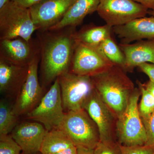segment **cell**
I'll use <instances>...</instances> for the list:
<instances>
[{
	"instance_id": "cell-12",
	"label": "cell",
	"mask_w": 154,
	"mask_h": 154,
	"mask_svg": "<svg viewBox=\"0 0 154 154\" xmlns=\"http://www.w3.org/2000/svg\"><path fill=\"white\" fill-rule=\"evenodd\" d=\"M39 61L40 56L29 65L27 79L13 105L14 112L18 116L27 115L38 105L43 97V88L39 84L38 78Z\"/></svg>"
},
{
	"instance_id": "cell-22",
	"label": "cell",
	"mask_w": 154,
	"mask_h": 154,
	"mask_svg": "<svg viewBox=\"0 0 154 154\" xmlns=\"http://www.w3.org/2000/svg\"><path fill=\"white\" fill-rule=\"evenodd\" d=\"M98 48L103 53L106 57L114 64L123 68L125 62L124 54L116 43L111 35L105 38Z\"/></svg>"
},
{
	"instance_id": "cell-6",
	"label": "cell",
	"mask_w": 154,
	"mask_h": 154,
	"mask_svg": "<svg viewBox=\"0 0 154 154\" xmlns=\"http://www.w3.org/2000/svg\"><path fill=\"white\" fill-rule=\"evenodd\" d=\"M65 113L57 78L38 105L26 116L43 125L50 131L59 128Z\"/></svg>"
},
{
	"instance_id": "cell-32",
	"label": "cell",
	"mask_w": 154,
	"mask_h": 154,
	"mask_svg": "<svg viewBox=\"0 0 154 154\" xmlns=\"http://www.w3.org/2000/svg\"><path fill=\"white\" fill-rule=\"evenodd\" d=\"M145 88L147 89L152 94L154 97V82L149 80L143 84Z\"/></svg>"
},
{
	"instance_id": "cell-23",
	"label": "cell",
	"mask_w": 154,
	"mask_h": 154,
	"mask_svg": "<svg viewBox=\"0 0 154 154\" xmlns=\"http://www.w3.org/2000/svg\"><path fill=\"white\" fill-rule=\"evenodd\" d=\"M141 92V99L138 105L139 111L141 119L148 117L154 110V97L140 81L137 82Z\"/></svg>"
},
{
	"instance_id": "cell-17",
	"label": "cell",
	"mask_w": 154,
	"mask_h": 154,
	"mask_svg": "<svg viewBox=\"0 0 154 154\" xmlns=\"http://www.w3.org/2000/svg\"><path fill=\"white\" fill-rule=\"evenodd\" d=\"M125 57L122 69L125 72H132L141 64H154V39H145L134 44H120Z\"/></svg>"
},
{
	"instance_id": "cell-28",
	"label": "cell",
	"mask_w": 154,
	"mask_h": 154,
	"mask_svg": "<svg viewBox=\"0 0 154 154\" xmlns=\"http://www.w3.org/2000/svg\"><path fill=\"white\" fill-rule=\"evenodd\" d=\"M138 67L148 76L149 80L154 82V64L144 63L139 66Z\"/></svg>"
},
{
	"instance_id": "cell-30",
	"label": "cell",
	"mask_w": 154,
	"mask_h": 154,
	"mask_svg": "<svg viewBox=\"0 0 154 154\" xmlns=\"http://www.w3.org/2000/svg\"><path fill=\"white\" fill-rule=\"evenodd\" d=\"M141 4L148 10H154V0H133Z\"/></svg>"
},
{
	"instance_id": "cell-14",
	"label": "cell",
	"mask_w": 154,
	"mask_h": 154,
	"mask_svg": "<svg viewBox=\"0 0 154 154\" xmlns=\"http://www.w3.org/2000/svg\"><path fill=\"white\" fill-rule=\"evenodd\" d=\"M47 130L38 122H25L13 130L11 135L25 154H35L40 152Z\"/></svg>"
},
{
	"instance_id": "cell-8",
	"label": "cell",
	"mask_w": 154,
	"mask_h": 154,
	"mask_svg": "<svg viewBox=\"0 0 154 154\" xmlns=\"http://www.w3.org/2000/svg\"><path fill=\"white\" fill-rule=\"evenodd\" d=\"M114 65L98 47L75 42L69 72L79 75L92 77Z\"/></svg>"
},
{
	"instance_id": "cell-16",
	"label": "cell",
	"mask_w": 154,
	"mask_h": 154,
	"mask_svg": "<svg viewBox=\"0 0 154 154\" xmlns=\"http://www.w3.org/2000/svg\"><path fill=\"white\" fill-rule=\"evenodd\" d=\"M112 31L121 39L122 44L154 39V17L135 19L124 25L112 27Z\"/></svg>"
},
{
	"instance_id": "cell-19",
	"label": "cell",
	"mask_w": 154,
	"mask_h": 154,
	"mask_svg": "<svg viewBox=\"0 0 154 154\" xmlns=\"http://www.w3.org/2000/svg\"><path fill=\"white\" fill-rule=\"evenodd\" d=\"M112 27L106 24L102 26L90 25L76 30L75 41L91 47H98L105 38L111 35Z\"/></svg>"
},
{
	"instance_id": "cell-35",
	"label": "cell",
	"mask_w": 154,
	"mask_h": 154,
	"mask_svg": "<svg viewBox=\"0 0 154 154\" xmlns=\"http://www.w3.org/2000/svg\"><path fill=\"white\" fill-rule=\"evenodd\" d=\"M21 154H24V153L22 152Z\"/></svg>"
},
{
	"instance_id": "cell-27",
	"label": "cell",
	"mask_w": 154,
	"mask_h": 154,
	"mask_svg": "<svg viewBox=\"0 0 154 154\" xmlns=\"http://www.w3.org/2000/svg\"><path fill=\"white\" fill-rule=\"evenodd\" d=\"M120 147L122 154H154V148L150 146H125L120 145Z\"/></svg>"
},
{
	"instance_id": "cell-21",
	"label": "cell",
	"mask_w": 154,
	"mask_h": 154,
	"mask_svg": "<svg viewBox=\"0 0 154 154\" xmlns=\"http://www.w3.org/2000/svg\"><path fill=\"white\" fill-rule=\"evenodd\" d=\"M19 116L5 99L0 101V134H8L17 126Z\"/></svg>"
},
{
	"instance_id": "cell-25",
	"label": "cell",
	"mask_w": 154,
	"mask_h": 154,
	"mask_svg": "<svg viewBox=\"0 0 154 154\" xmlns=\"http://www.w3.org/2000/svg\"><path fill=\"white\" fill-rule=\"evenodd\" d=\"M94 154H122L121 147L117 142L104 143L100 141L94 149Z\"/></svg>"
},
{
	"instance_id": "cell-5",
	"label": "cell",
	"mask_w": 154,
	"mask_h": 154,
	"mask_svg": "<svg viewBox=\"0 0 154 154\" xmlns=\"http://www.w3.org/2000/svg\"><path fill=\"white\" fill-rule=\"evenodd\" d=\"M36 30L29 9L12 1L0 9V40L21 37L29 40Z\"/></svg>"
},
{
	"instance_id": "cell-15",
	"label": "cell",
	"mask_w": 154,
	"mask_h": 154,
	"mask_svg": "<svg viewBox=\"0 0 154 154\" xmlns=\"http://www.w3.org/2000/svg\"><path fill=\"white\" fill-rule=\"evenodd\" d=\"M29 66L14 64L0 58L1 94L17 98L27 79Z\"/></svg>"
},
{
	"instance_id": "cell-31",
	"label": "cell",
	"mask_w": 154,
	"mask_h": 154,
	"mask_svg": "<svg viewBox=\"0 0 154 154\" xmlns=\"http://www.w3.org/2000/svg\"><path fill=\"white\" fill-rule=\"evenodd\" d=\"M54 154H77V147L75 145Z\"/></svg>"
},
{
	"instance_id": "cell-3",
	"label": "cell",
	"mask_w": 154,
	"mask_h": 154,
	"mask_svg": "<svg viewBox=\"0 0 154 154\" xmlns=\"http://www.w3.org/2000/svg\"><path fill=\"white\" fill-rule=\"evenodd\" d=\"M77 147L94 149L100 142L99 128L84 109L66 112L60 126Z\"/></svg>"
},
{
	"instance_id": "cell-24",
	"label": "cell",
	"mask_w": 154,
	"mask_h": 154,
	"mask_svg": "<svg viewBox=\"0 0 154 154\" xmlns=\"http://www.w3.org/2000/svg\"><path fill=\"white\" fill-rule=\"evenodd\" d=\"M22 151L11 134H0V154H21Z\"/></svg>"
},
{
	"instance_id": "cell-9",
	"label": "cell",
	"mask_w": 154,
	"mask_h": 154,
	"mask_svg": "<svg viewBox=\"0 0 154 154\" xmlns=\"http://www.w3.org/2000/svg\"><path fill=\"white\" fill-rule=\"evenodd\" d=\"M148 11L133 0H100L96 12L107 25L113 27L145 17Z\"/></svg>"
},
{
	"instance_id": "cell-26",
	"label": "cell",
	"mask_w": 154,
	"mask_h": 154,
	"mask_svg": "<svg viewBox=\"0 0 154 154\" xmlns=\"http://www.w3.org/2000/svg\"><path fill=\"white\" fill-rule=\"evenodd\" d=\"M146 133L147 140L145 145L154 148V110L148 117L142 119Z\"/></svg>"
},
{
	"instance_id": "cell-33",
	"label": "cell",
	"mask_w": 154,
	"mask_h": 154,
	"mask_svg": "<svg viewBox=\"0 0 154 154\" xmlns=\"http://www.w3.org/2000/svg\"><path fill=\"white\" fill-rule=\"evenodd\" d=\"M77 154H94V149L77 147Z\"/></svg>"
},
{
	"instance_id": "cell-4",
	"label": "cell",
	"mask_w": 154,
	"mask_h": 154,
	"mask_svg": "<svg viewBox=\"0 0 154 154\" xmlns=\"http://www.w3.org/2000/svg\"><path fill=\"white\" fill-rule=\"evenodd\" d=\"M140 96L139 89L136 88L126 110L117 119V140L121 146H135L146 143V133L139 111Z\"/></svg>"
},
{
	"instance_id": "cell-34",
	"label": "cell",
	"mask_w": 154,
	"mask_h": 154,
	"mask_svg": "<svg viewBox=\"0 0 154 154\" xmlns=\"http://www.w3.org/2000/svg\"><path fill=\"white\" fill-rule=\"evenodd\" d=\"M148 14H149L152 17H154V10H149Z\"/></svg>"
},
{
	"instance_id": "cell-2",
	"label": "cell",
	"mask_w": 154,
	"mask_h": 154,
	"mask_svg": "<svg viewBox=\"0 0 154 154\" xmlns=\"http://www.w3.org/2000/svg\"><path fill=\"white\" fill-rule=\"evenodd\" d=\"M91 78L101 99L118 118L126 110L136 88L126 72L114 65Z\"/></svg>"
},
{
	"instance_id": "cell-29",
	"label": "cell",
	"mask_w": 154,
	"mask_h": 154,
	"mask_svg": "<svg viewBox=\"0 0 154 154\" xmlns=\"http://www.w3.org/2000/svg\"><path fill=\"white\" fill-rule=\"evenodd\" d=\"M14 2L16 3L18 5L29 9L32 6L40 3L44 0H11Z\"/></svg>"
},
{
	"instance_id": "cell-7",
	"label": "cell",
	"mask_w": 154,
	"mask_h": 154,
	"mask_svg": "<svg viewBox=\"0 0 154 154\" xmlns=\"http://www.w3.org/2000/svg\"><path fill=\"white\" fill-rule=\"evenodd\" d=\"M64 110L83 109L88 97L95 89L91 77L67 72L58 77Z\"/></svg>"
},
{
	"instance_id": "cell-13",
	"label": "cell",
	"mask_w": 154,
	"mask_h": 154,
	"mask_svg": "<svg viewBox=\"0 0 154 154\" xmlns=\"http://www.w3.org/2000/svg\"><path fill=\"white\" fill-rule=\"evenodd\" d=\"M75 0H44L29 8L32 20L39 31H44L59 23Z\"/></svg>"
},
{
	"instance_id": "cell-10",
	"label": "cell",
	"mask_w": 154,
	"mask_h": 154,
	"mask_svg": "<svg viewBox=\"0 0 154 154\" xmlns=\"http://www.w3.org/2000/svg\"><path fill=\"white\" fill-rule=\"evenodd\" d=\"M83 109L88 112L98 127L100 141L104 143L117 142L118 118L103 102L95 88L86 100Z\"/></svg>"
},
{
	"instance_id": "cell-11",
	"label": "cell",
	"mask_w": 154,
	"mask_h": 154,
	"mask_svg": "<svg viewBox=\"0 0 154 154\" xmlns=\"http://www.w3.org/2000/svg\"><path fill=\"white\" fill-rule=\"evenodd\" d=\"M40 52L38 38L29 40L21 37L0 40V58L14 64L29 66L40 56Z\"/></svg>"
},
{
	"instance_id": "cell-20",
	"label": "cell",
	"mask_w": 154,
	"mask_h": 154,
	"mask_svg": "<svg viewBox=\"0 0 154 154\" xmlns=\"http://www.w3.org/2000/svg\"><path fill=\"white\" fill-rule=\"evenodd\" d=\"M75 145L62 130L57 128L48 131L42 145L41 154H54Z\"/></svg>"
},
{
	"instance_id": "cell-1",
	"label": "cell",
	"mask_w": 154,
	"mask_h": 154,
	"mask_svg": "<svg viewBox=\"0 0 154 154\" xmlns=\"http://www.w3.org/2000/svg\"><path fill=\"white\" fill-rule=\"evenodd\" d=\"M75 27L38 31L42 86L46 87L69 71L75 41Z\"/></svg>"
},
{
	"instance_id": "cell-18",
	"label": "cell",
	"mask_w": 154,
	"mask_h": 154,
	"mask_svg": "<svg viewBox=\"0 0 154 154\" xmlns=\"http://www.w3.org/2000/svg\"><path fill=\"white\" fill-rule=\"evenodd\" d=\"M99 1L75 0L63 19L49 30H58L67 27L76 28L82 24L88 15L97 11Z\"/></svg>"
}]
</instances>
